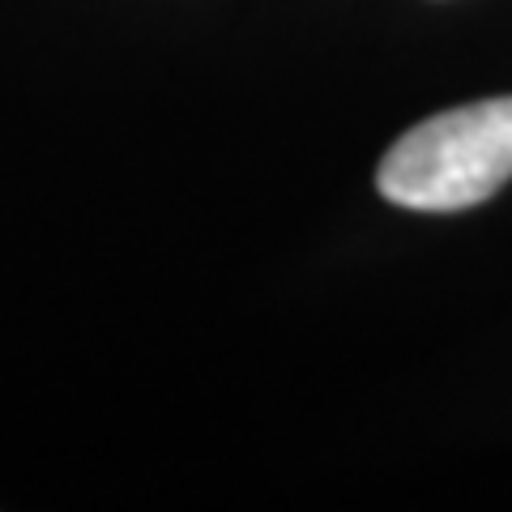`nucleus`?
<instances>
[{"instance_id":"obj_1","label":"nucleus","mask_w":512,"mask_h":512,"mask_svg":"<svg viewBox=\"0 0 512 512\" xmlns=\"http://www.w3.org/2000/svg\"><path fill=\"white\" fill-rule=\"evenodd\" d=\"M512 180V94L414 124L376 171L393 205L427 214L470 210Z\"/></svg>"}]
</instances>
